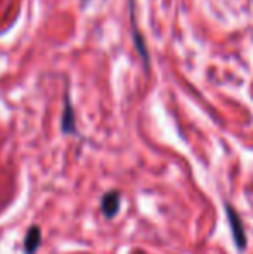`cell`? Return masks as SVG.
Wrapping results in <instances>:
<instances>
[{
	"label": "cell",
	"mask_w": 253,
	"mask_h": 254,
	"mask_svg": "<svg viewBox=\"0 0 253 254\" xmlns=\"http://www.w3.org/2000/svg\"><path fill=\"white\" fill-rule=\"evenodd\" d=\"M120 204H122V195L120 192L116 190H109L102 195V201H101V207H102V213H104L106 218H115L120 211Z\"/></svg>",
	"instance_id": "2"
},
{
	"label": "cell",
	"mask_w": 253,
	"mask_h": 254,
	"mask_svg": "<svg viewBox=\"0 0 253 254\" xmlns=\"http://www.w3.org/2000/svg\"><path fill=\"white\" fill-rule=\"evenodd\" d=\"M130 16H132V38H134V45H135V49H137V52L141 54V59H142V63H144L146 69H149V52H148V47H146V40L141 35V31H139L137 24H135L134 12H132Z\"/></svg>",
	"instance_id": "3"
},
{
	"label": "cell",
	"mask_w": 253,
	"mask_h": 254,
	"mask_svg": "<svg viewBox=\"0 0 253 254\" xmlns=\"http://www.w3.org/2000/svg\"><path fill=\"white\" fill-rule=\"evenodd\" d=\"M63 131L64 133H77V127H75V113L71 107L70 99H64V113H63Z\"/></svg>",
	"instance_id": "5"
},
{
	"label": "cell",
	"mask_w": 253,
	"mask_h": 254,
	"mask_svg": "<svg viewBox=\"0 0 253 254\" xmlns=\"http://www.w3.org/2000/svg\"><path fill=\"white\" fill-rule=\"evenodd\" d=\"M226 213H227V221H229V228H231V235H233V241L236 244V248L240 251H245L247 249V232H245V225L241 216L236 213L231 204H226Z\"/></svg>",
	"instance_id": "1"
},
{
	"label": "cell",
	"mask_w": 253,
	"mask_h": 254,
	"mask_svg": "<svg viewBox=\"0 0 253 254\" xmlns=\"http://www.w3.org/2000/svg\"><path fill=\"white\" fill-rule=\"evenodd\" d=\"M40 242H42V232L38 227H31L28 230L26 237H24V251L26 254H35L37 249L40 248Z\"/></svg>",
	"instance_id": "4"
}]
</instances>
